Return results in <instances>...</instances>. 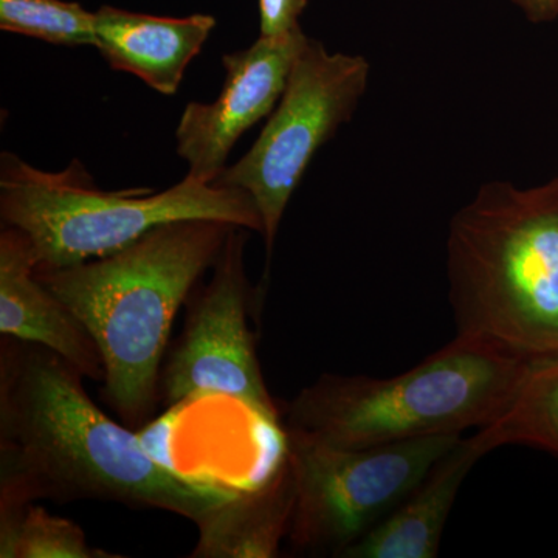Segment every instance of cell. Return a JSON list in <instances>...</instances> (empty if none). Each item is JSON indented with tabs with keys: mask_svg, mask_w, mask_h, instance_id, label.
<instances>
[{
	"mask_svg": "<svg viewBox=\"0 0 558 558\" xmlns=\"http://www.w3.org/2000/svg\"><path fill=\"white\" fill-rule=\"evenodd\" d=\"M83 374L50 349L0 341V506L94 499L159 509L197 527L241 488L156 461L89 398Z\"/></svg>",
	"mask_w": 558,
	"mask_h": 558,
	"instance_id": "6da1fadb",
	"label": "cell"
},
{
	"mask_svg": "<svg viewBox=\"0 0 558 558\" xmlns=\"http://www.w3.org/2000/svg\"><path fill=\"white\" fill-rule=\"evenodd\" d=\"M233 223L178 220L120 252L61 269H35L86 326L105 362L101 396L131 429L160 403L172 325L202 275L218 260Z\"/></svg>",
	"mask_w": 558,
	"mask_h": 558,
	"instance_id": "7a4b0ae2",
	"label": "cell"
},
{
	"mask_svg": "<svg viewBox=\"0 0 558 558\" xmlns=\"http://www.w3.org/2000/svg\"><path fill=\"white\" fill-rule=\"evenodd\" d=\"M447 270L457 336L558 359V178L484 183L451 219Z\"/></svg>",
	"mask_w": 558,
	"mask_h": 558,
	"instance_id": "3957f363",
	"label": "cell"
},
{
	"mask_svg": "<svg viewBox=\"0 0 558 558\" xmlns=\"http://www.w3.org/2000/svg\"><path fill=\"white\" fill-rule=\"evenodd\" d=\"M532 363L488 341L457 336L388 379L323 374L286 405L282 427L344 449L461 435L505 413Z\"/></svg>",
	"mask_w": 558,
	"mask_h": 558,
	"instance_id": "277c9868",
	"label": "cell"
},
{
	"mask_svg": "<svg viewBox=\"0 0 558 558\" xmlns=\"http://www.w3.org/2000/svg\"><path fill=\"white\" fill-rule=\"evenodd\" d=\"M3 226L31 241L36 269H61L120 252L148 231L178 220L211 219L259 231L264 223L247 191L186 175L178 185L102 191L78 160L40 171L11 153L0 159Z\"/></svg>",
	"mask_w": 558,
	"mask_h": 558,
	"instance_id": "5b68a950",
	"label": "cell"
},
{
	"mask_svg": "<svg viewBox=\"0 0 558 558\" xmlns=\"http://www.w3.org/2000/svg\"><path fill=\"white\" fill-rule=\"evenodd\" d=\"M282 429L295 484L286 539L296 553L333 557L398 508L462 439L438 435L344 449L299 429Z\"/></svg>",
	"mask_w": 558,
	"mask_h": 558,
	"instance_id": "8992f818",
	"label": "cell"
},
{
	"mask_svg": "<svg viewBox=\"0 0 558 558\" xmlns=\"http://www.w3.org/2000/svg\"><path fill=\"white\" fill-rule=\"evenodd\" d=\"M371 65L360 54L329 53L307 40L288 86L255 145L216 180L247 191L263 218L271 255L282 216L315 154L354 116L368 89Z\"/></svg>",
	"mask_w": 558,
	"mask_h": 558,
	"instance_id": "52a82bcc",
	"label": "cell"
},
{
	"mask_svg": "<svg viewBox=\"0 0 558 558\" xmlns=\"http://www.w3.org/2000/svg\"><path fill=\"white\" fill-rule=\"evenodd\" d=\"M247 240V229L233 227L208 284L191 301L182 336L161 368L160 403L174 409L189 400L223 396L281 432L282 413L264 381L256 337L248 328Z\"/></svg>",
	"mask_w": 558,
	"mask_h": 558,
	"instance_id": "ba28073f",
	"label": "cell"
},
{
	"mask_svg": "<svg viewBox=\"0 0 558 558\" xmlns=\"http://www.w3.org/2000/svg\"><path fill=\"white\" fill-rule=\"evenodd\" d=\"M307 40L301 28L260 36L248 49L222 58L227 75L218 100L191 101L175 132L178 154L190 165L186 175L205 183L218 180L241 135L277 108Z\"/></svg>",
	"mask_w": 558,
	"mask_h": 558,
	"instance_id": "9c48e42d",
	"label": "cell"
},
{
	"mask_svg": "<svg viewBox=\"0 0 558 558\" xmlns=\"http://www.w3.org/2000/svg\"><path fill=\"white\" fill-rule=\"evenodd\" d=\"M36 256L21 230L0 233V333L53 351L86 379L105 380L100 348L72 310L35 274Z\"/></svg>",
	"mask_w": 558,
	"mask_h": 558,
	"instance_id": "30bf717a",
	"label": "cell"
},
{
	"mask_svg": "<svg viewBox=\"0 0 558 558\" xmlns=\"http://www.w3.org/2000/svg\"><path fill=\"white\" fill-rule=\"evenodd\" d=\"M215 27L209 14L159 17L101 7L95 13V47L110 68L132 73L159 94L174 95Z\"/></svg>",
	"mask_w": 558,
	"mask_h": 558,
	"instance_id": "8fae6325",
	"label": "cell"
},
{
	"mask_svg": "<svg viewBox=\"0 0 558 558\" xmlns=\"http://www.w3.org/2000/svg\"><path fill=\"white\" fill-rule=\"evenodd\" d=\"M486 451L475 436L461 439L429 469L425 478L343 558H435L450 510L465 476Z\"/></svg>",
	"mask_w": 558,
	"mask_h": 558,
	"instance_id": "7c38bea8",
	"label": "cell"
},
{
	"mask_svg": "<svg viewBox=\"0 0 558 558\" xmlns=\"http://www.w3.org/2000/svg\"><path fill=\"white\" fill-rule=\"evenodd\" d=\"M295 484L286 449L266 480L241 488L236 497L219 506L199 527L193 558L277 557L288 537Z\"/></svg>",
	"mask_w": 558,
	"mask_h": 558,
	"instance_id": "4fadbf2b",
	"label": "cell"
},
{
	"mask_svg": "<svg viewBox=\"0 0 558 558\" xmlns=\"http://www.w3.org/2000/svg\"><path fill=\"white\" fill-rule=\"evenodd\" d=\"M481 449L534 447L558 458V359L532 363L505 413L475 435Z\"/></svg>",
	"mask_w": 558,
	"mask_h": 558,
	"instance_id": "5bb4252c",
	"label": "cell"
},
{
	"mask_svg": "<svg viewBox=\"0 0 558 558\" xmlns=\"http://www.w3.org/2000/svg\"><path fill=\"white\" fill-rule=\"evenodd\" d=\"M94 548L78 524L35 502L0 506V558H120Z\"/></svg>",
	"mask_w": 558,
	"mask_h": 558,
	"instance_id": "9a60e30c",
	"label": "cell"
},
{
	"mask_svg": "<svg viewBox=\"0 0 558 558\" xmlns=\"http://www.w3.org/2000/svg\"><path fill=\"white\" fill-rule=\"evenodd\" d=\"M0 28L54 46L95 47L97 44L95 13L76 2L0 0Z\"/></svg>",
	"mask_w": 558,
	"mask_h": 558,
	"instance_id": "2e32d148",
	"label": "cell"
},
{
	"mask_svg": "<svg viewBox=\"0 0 558 558\" xmlns=\"http://www.w3.org/2000/svg\"><path fill=\"white\" fill-rule=\"evenodd\" d=\"M307 0H259L260 36H282L299 31Z\"/></svg>",
	"mask_w": 558,
	"mask_h": 558,
	"instance_id": "e0dca14e",
	"label": "cell"
},
{
	"mask_svg": "<svg viewBox=\"0 0 558 558\" xmlns=\"http://www.w3.org/2000/svg\"><path fill=\"white\" fill-rule=\"evenodd\" d=\"M532 22H548L558 17V0H510Z\"/></svg>",
	"mask_w": 558,
	"mask_h": 558,
	"instance_id": "ac0fdd59",
	"label": "cell"
}]
</instances>
